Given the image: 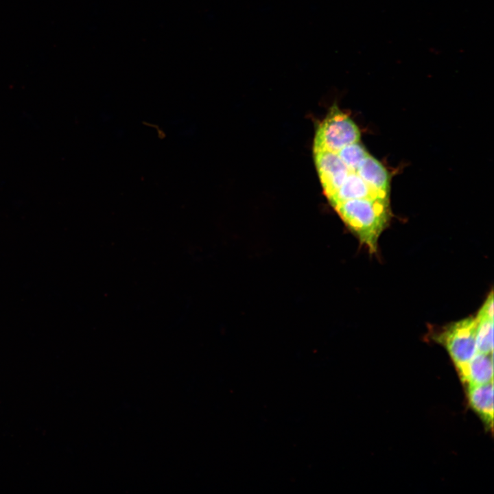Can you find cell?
<instances>
[{
	"instance_id": "8992f818",
	"label": "cell",
	"mask_w": 494,
	"mask_h": 494,
	"mask_svg": "<svg viewBox=\"0 0 494 494\" xmlns=\"http://www.w3.org/2000/svg\"><path fill=\"white\" fill-rule=\"evenodd\" d=\"M389 198L379 193L365 183L355 172H349L344 181L328 200L332 207L354 199Z\"/></svg>"
},
{
	"instance_id": "6da1fadb",
	"label": "cell",
	"mask_w": 494,
	"mask_h": 494,
	"mask_svg": "<svg viewBox=\"0 0 494 494\" xmlns=\"http://www.w3.org/2000/svg\"><path fill=\"white\" fill-rule=\"evenodd\" d=\"M333 207L360 242L370 253H375L379 237L390 220L389 198L349 200Z\"/></svg>"
},
{
	"instance_id": "3957f363",
	"label": "cell",
	"mask_w": 494,
	"mask_h": 494,
	"mask_svg": "<svg viewBox=\"0 0 494 494\" xmlns=\"http://www.w3.org/2000/svg\"><path fill=\"white\" fill-rule=\"evenodd\" d=\"M477 321L468 317L447 325L436 336L455 365L469 361L476 353Z\"/></svg>"
},
{
	"instance_id": "ba28073f",
	"label": "cell",
	"mask_w": 494,
	"mask_h": 494,
	"mask_svg": "<svg viewBox=\"0 0 494 494\" xmlns=\"http://www.w3.org/2000/svg\"><path fill=\"white\" fill-rule=\"evenodd\" d=\"M355 172L371 188L389 197L390 177L385 167L375 157L368 154L359 164Z\"/></svg>"
},
{
	"instance_id": "7a4b0ae2",
	"label": "cell",
	"mask_w": 494,
	"mask_h": 494,
	"mask_svg": "<svg viewBox=\"0 0 494 494\" xmlns=\"http://www.w3.org/2000/svg\"><path fill=\"white\" fill-rule=\"evenodd\" d=\"M360 140V131L355 122L333 106L318 126L314 140V152H337L343 147Z\"/></svg>"
},
{
	"instance_id": "5b68a950",
	"label": "cell",
	"mask_w": 494,
	"mask_h": 494,
	"mask_svg": "<svg viewBox=\"0 0 494 494\" xmlns=\"http://www.w3.org/2000/svg\"><path fill=\"white\" fill-rule=\"evenodd\" d=\"M456 366L461 380L467 386L493 380V353H476L469 361Z\"/></svg>"
},
{
	"instance_id": "9c48e42d",
	"label": "cell",
	"mask_w": 494,
	"mask_h": 494,
	"mask_svg": "<svg viewBox=\"0 0 494 494\" xmlns=\"http://www.w3.org/2000/svg\"><path fill=\"white\" fill-rule=\"evenodd\" d=\"M467 397L472 409L489 428L493 424V380L467 386Z\"/></svg>"
},
{
	"instance_id": "30bf717a",
	"label": "cell",
	"mask_w": 494,
	"mask_h": 494,
	"mask_svg": "<svg viewBox=\"0 0 494 494\" xmlns=\"http://www.w3.org/2000/svg\"><path fill=\"white\" fill-rule=\"evenodd\" d=\"M337 154L350 172H355L360 162L368 154L360 141L343 147Z\"/></svg>"
},
{
	"instance_id": "52a82bcc",
	"label": "cell",
	"mask_w": 494,
	"mask_h": 494,
	"mask_svg": "<svg viewBox=\"0 0 494 494\" xmlns=\"http://www.w3.org/2000/svg\"><path fill=\"white\" fill-rule=\"evenodd\" d=\"M493 293L490 292L475 317L476 353L484 354L493 352Z\"/></svg>"
},
{
	"instance_id": "277c9868",
	"label": "cell",
	"mask_w": 494,
	"mask_h": 494,
	"mask_svg": "<svg viewBox=\"0 0 494 494\" xmlns=\"http://www.w3.org/2000/svg\"><path fill=\"white\" fill-rule=\"evenodd\" d=\"M314 162L325 196L329 198L342 185L350 172L337 152H314Z\"/></svg>"
}]
</instances>
